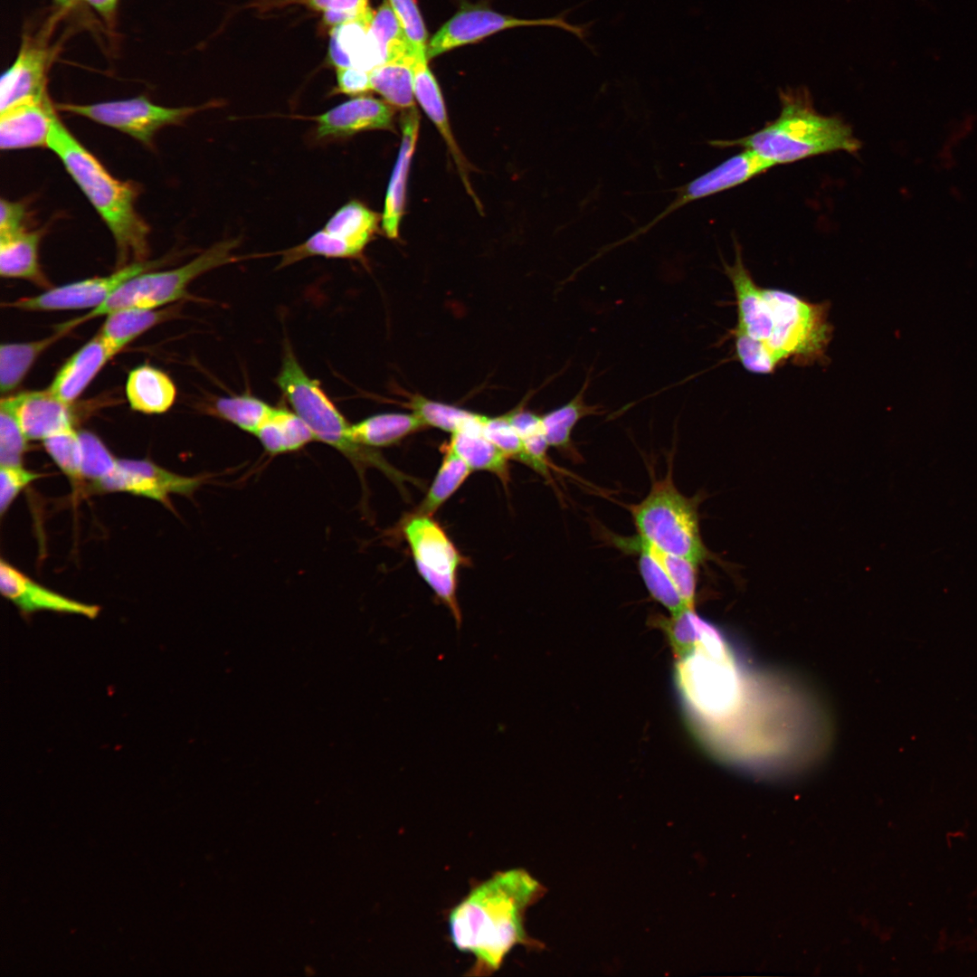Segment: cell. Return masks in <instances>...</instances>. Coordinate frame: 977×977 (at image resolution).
<instances>
[{
    "mask_svg": "<svg viewBox=\"0 0 977 977\" xmlns=\"http://www.w3.org/2000/svg\"><path fill=\"white\" fill-rule=\"evenodd\" d=\"M734 242V263L722 262L736 300L735 330L761 342L780 366L788 362L824 364L833 334L830 303L810 302L784 289L758 286L744 264L737 240Z\"/></svg>",
    "mask_w": 977,
    "mask_h": 977,
    "instance_id": "1",
    "label": "cell"
},
{
    "mask_svg": "<svg viewBox=\"0 0 977 977\" xmlns=\"http://www.w3.org/2000/svg\"><path fill=\"white\" fill-rule=\"evenodd\" d=\"M542 894L541 885L523 868L498 870L471 884L447 915L450 940L474 962L465 975L490 976L517 945H531L525 912Z\"/></svg>",
    "mask_w": 977,
    "mask_h": 977,
    "instance_id": "2",
    "label": "cell"
},
{
    "mask_svg": "<svg viewBox=\"0 0 977 977\" xmlns=\"http://www.w3.org/2000/svg\"><path fill=\"white\" fill-rule=\"evenodd\" d=\"M47 147L62 163L110 232L116 245L118 268L131 261H147L148 224L136 209L139 187L132 181L114 177L53 115Z\"/></svg>",
    "mask_w": 977,
    "mask_h": 977,
    "instance_id": "3",
    "label": "cell"
},
{
    "mask_svg": "<svg viewBox=\"0 0 977 977\" xmlns=\"http://www.w3.org/2000/svg\"><path fill=\"white\" fill-rule=\"evenodd\" d=\"M781 111L761 129L740 138L715 139L711 147H740L755 152L775 166L822 154L844 151L856 154L861 147L851 127L838 116H825L813 107L805 90L780 93Z\"/></svg>",
    "mask_w": 977,
    "mask_h": 977,
    "instance_id": "4",
    "label": "cell"
},
{
    "mask_svg": "<svg viewBox=\"0 0 977 977\" xmlns=\"http://www.w3.org/2000/svg\"><path fill=\"white\" fill-rule=\"evenodd\" d=\"M676 658L675 682L692 721L703 730L722 726L742 698L740 672L724 636L710 629Z\"/></svg>",
    "mask_w": 977,
    "mask_h": 977,
    "instance_id": "5",
    "label": "cell"
},
{
    "mask_svg": "<svg viewBox=\"0 0 977 977\" xmlns=\"http://www.w3.org/2000/svg\"><path fill=\"white\" fill-rule=\"evenodd\" d=\"M275 382L293 411L309 427L315 440L345 456L363 480L368 467L377 468L397 483L404 480V476L375 449L353 439L351 424L325 393L319 381L305 372L289 344L285 346L281 368Z\"/></svg>",
    "mask_w": 977,
    "mask_h": 977,
    "instance_id": "6",
    "label": "cell"
},
{
    "mask_svg": "<svg viewBox=\"0 0 977 977\" xmlns=\"http://www.w3.org/2000/svg\"><path fill=\"white\" fill-rule=\"evenodd\" d=\"M699 501L678 489L670 464L663 478L653 479L647 496L627 508L641 539L700 564L713 557L700 533Z\"/></svg>",
    "mask_w": 977,
    "mask_h": 977,
    "instance_id": "7",
    "label": "cell"
},
{
    "mask_svg": "<svg viewBox=\"0 0 977 977\" xmlns=\"http://www.w3.org/2000/svg\"><path fill=\"white\" fill-rule=\"evenodd\" d=\"M238 239L218 242L189 262L171 270H147L128 280L104 303L56 327L70 332L75 327L118 309L157 308L188 296L189 284L204 273L232 262Z\"/></svg>",
    "mask_w": 977,
    "mask_h": 977,
    "instance_id": "8",
    "label": "cell"
},
{
    "mask_svg": "<svg viewBox=\"0 0 977 977\" xmlns=\"http://www.w3.org/2000/svg\"><path fill=\"white\" fill-rule=\"evenodd\" d=\"M403 532L419 574L460 629L462 615L457 598V574L462 556L431 516L413 514L403 523Z\"/></svg>",
    "mask_w": 977,
    "mask_h": 977,
    "instance_id": "9",
    "label": "cell"
},
{
    "mask_svg": "<svg viewBox=\"0 0 977 977\" xmlns=\"http://www.w3.org/2000/svg\"><path fill=\"white\" fill-rule=\"evenodd\" d=\"M573 8L546 18L524 19L506 15L480 6H466L447 21L430 39L427 58L432 59L459 46L476 43L497 32L518 26H553L569 32L588 45L594 22L571 24L566 17Z\"/></svg>",
    "mask_w": 977,
    "mask_h": 977,
    "instance_id": "10",
    "label": "cell"
},
{
    "mask_svg": "<svg viewBox=\"0 0 977 977\" xmlns=\"http://www.w3.org/2000/svg\"><path fill=\"white\" fill-rule=\"evenodd\" d=\"M57 110L89 119L128 135L143 145L151 146L157 132L167 126L181 124L189 116L209 108H168L151 102L145 96L92 104L59 103Z\"/></svg>",
    "mask_w": 977,
    "mask_h": 977,
    "instance_id": "11",
    "label": "cell"
},
{
    "mask_svg": "<svg viewBox=\"0 0 977 977\" xmlns=\"http://www.w3.org/2000/svg\"><path fill=\"white\" fill-rule=\"evenodd\" d=\"M775 166L749 149L728 157L688 183L672 189L675 198L650 222L611 244L613 249L648 232L661 220L694 201L738 186Z\"/></svg>",
    "mask_w": 977,
    "mask_h": 977,
    "instance_id": "12",
    "label": "cell"
},
{
    "mask_svg": "<svg viewBox=\"0 0 977 977\" xmlns=\"http://www.w3.org/2000/svg\"><path fill=\"white\" fill-rule=\"evenodd\" d=\"M165 261H133L106 276H95L47 289L44 292L5 303L24 311L94 309L104 303L128 280L144 271L156 270Z\"/></svg>",
    "mask_w": 977,
    "mask_h": 977,
    "instance_id": "13",
    "label": "cell"
},
{
    "mask_svg": "<svg viewBox=\"0 0 977 977\" xmlns=\"http://www.w3.org/2000/svg\"><path fill=\"white\" fill-rule=\"evenodd\" d=\"M207 478L203 475H179L146 459H118L114 470L92 485L90 490L128 493L158 501L172 508L170 495L192 497Z\"/></svg>",
    "mask_w": 977,
    "mask_h": 977,
    "instance_id": "14",
    "label": "cell"
},
{
    "mask_svg": "<svg viewBox=\"0 0 977 977\" xmlns=\"http://www.w3.org/2000/svg\"><path fill=\"white\" fill-rule=\"evenodd\" d=\"M0 591L23 616L41 611L68 613L95 619L100 607L69 598L37 583L5 561H0Z\"/></svg>",
    "mask_w": 977,
    "mask_h": 977,
    "instance_id": "15",
    "label": "cell"
},
{
    "mask_svg": "<svg viewBox=\"0 0 977 977\" xmlns=\"http://www.w3.org/2000/svg\"><path fill=\"white\" fill-rule=\"evenodd\" d=\"M29 441H43L59 432L75 429L77 417L71 404L49 389L26 391L3 397Z\"/></svg>",
    "mask_w": 977,
    "mask_h": 977,
    "instance_id": "16",
    "label": "cell"
},
{
    "mask_svg": "<svg viewBox=\"0 0 977 977\" xmlns=\"http://www.w3.org/2000/svg\"><path fill=\"white\" fill-rule=\"evenodd\" d=\"M394 107L377 99L359 96L312 117L318 139L340 138L374 129H394Z\"/></svg>",
    "mask_w": 977,
    "mask_h": 977,
    "instance_id": "17",
    "label": "cell"
},
{
    "mask_svg": "<svg viewBox=\"0 0 977 977\" xmlns=\"http://www.w3.org/2000/svg\"><path fill=\"white\" fill-rule=\"evenodd\" d=\"M51 51L43 43L24 40L13 64L3 73L0 82V111L32 99L47 96V73Z\"/></svg>",
    "mask_w": 977,
    "mask_h": 977,
    "instance_id": "18",
    "label": "cell"
},
{
    "mask_svg": "<svg viewBox=\"0 0 977 977\" xmlns=\"http://www.w3.org/2000/svg\"><path fill=\"white\" fill-rule=\"evenodd\" d=\"M56 111L48 95L21 101L0 111L1 149L47 147Z\"/></svg>",
    "mask_w": 977,
    "mask_h": 977,
    "instance_id": "19",
    "label": "cell"
},
{
    "mask_svg": "<svg viewBox=\"0 0 977 977\" xmlns=\"http://www.w3.org/2000/svg\"><path fill=\"white\" fill-rule=\"evenodd\" d=\"M374 14L369 8L364 14L330 29L328 60L337 69L353 67L370 72L383 64L370 29Z\"/></svg>",
    "mask_w": 977,
    "mask_h": 977,
    "instance_id": "20",
    "label": "cell"
},
{
    "mask_svg": "<svg viewBox=\"0 0 977 977\" xmlns=\"http://www.w3.org/2000/svg\"><path fill=\"white\" fill-rule=\"evenodd\" d=\"M420 117L416 107L404 109L401 118L402 141L384 200L382 227L388 238L397 239L404 213L406 184L412 157L416 147Z\"/></svg>",
    "mask_w": 977,
    "mask_h": 977,
    "instance_id": "21",
    "label": "cell"
},
{
    "mask_svg": "<svg viewBox=\"0 0 977 977\" xmlns=\"http://www.w3.org/2000/svg\"><path fill=\"white\" fill-rule=\"evenodd\" d=\"M116 355L98 332L61 366L48 389L62 401L71 404Z\"/></svg>",
    "mask_w": 977,
    "mask_h": 977,
    "instance_id": "22",
    "label": "cell"
},
{
    "mask_svg": "<svg viewBox=\"0 0 977 977\" xmlns=\"http://www.w3.org/2000/svg\"><path fill=\"white\" fill-rule=\"evenodd\" d=\"M426 52L413 55L412 71L414 97L434 123L452 155L466 189L475 199L467 176L468 166L452 135L439 84L432 73Z\"/></svg>",
    "mask_w": 977,
    "mask_h": 977,
    "instance_id": "23",
    "label": "cell"
},
{
    "mask_svg": "<svg viewBox=\"0 0 977 977\" xmlns=\"http://www.w3.org/2000/svg\"><path fill=\"white\" fill-rule=\"evenodd\" d=\"M44 229H24L0 235V275L30 281L45 289L52 288L39 261V245Z\"/></svg>",
    "mask_w": 977,
    "mask_h": 977,
    "instance_id": "24",
    "label": "cell"
},
{
    "mask_svg": "<svg viewBox=\"0 0 977 977\" xmlns=\"http://www.w3.org/2000/svg\"><path fill=\"white\" fill-rule=\"evenodd\" d=\"M589 384L588 374L579 392L569 402L541 415L544 434L549 447L555 448L574 461L581 459L572 439L574 427L584 417L603 413L600 404L585 402L584 396Z\"/></svg>",
    "mask_w": 977,
    "mask_h": 977,
    "instance_id": "25",
    "label": "cell"
},
{
    "mask_svg": "<svg viewBox=\"0 0 977 977\" xmlns=\"http://www.w3.org/2000/svg\"><path fill=\"white\" fill-rule=\"evenodd\" d=\"M482 414L476 413L463 427L451 433L448 446L471 470L489 471L506 484L508 480L507 457L483 433Z\"/></svg>",
    "mask_w": 977,
    "mask_h": 977,
    "instance_id": "26",
    "label": "cell"
},
{
    "mask_svg": "<svg viewBox=\"0 0 977 977\" xmlns=\"http://www.w3.org/2000/svg\"><path fill=\"white\" fill-rule=\"evenodd\" d=\"M126 396L133 411L145 414H161L174 404L176 388L162 370L149 365L132 369L126 382Z\"/></svg>",
    "mask_w": 977,
    "mask_h": 977,
    "instance_id": "27",
    "label": "cell"
},
{
    "mask_svg": "<svg viewBox=\"0 0 977 977\" xmlns=\"http://www.w3.org/2000/svg\"><path fill=\"white\" fill-rule=\"evenodd\" d=\"M175 307L157 308H128L106 315L100 334L107 345L119 354L129 343L151 327L175 317Z\"/></svg>",
    "mask_w": 977,
    "mask_h": 977,
    "instance_id": "28",
    "label": "cell"
},
{
    "mask_svg": "<svg viewBox=\"0 0 977 977\" xmlns=\"http://www.w3.org/2000/svg\"><path fill=\"white\" fill-rule=\"evenodd\" d=\"M255 435L270 456L297 451L315 440L307 423L286 408L274 407Z\"/></svg>",
    "mask_w": 977,
    "mask_h": 977,
    "instance_id": "29",
    "label": "cell"
},
{
    "mask_svg": "<svg viewBox=\"0 0 977 977\" xmlns=\"http://www.w3.org/2000/svg\"><path fill=\"white\" fill-rule=\"evenodd\" d=\"M612 542L623 550L638 554L640 574L655 601L667 608L671 614L689 609L667 572L643 545L638 536L631 538L612 536Z\"/></svg>",
    "mask_w": 977,
    "mask_h": 977,
    "instance_id": "30",
    "label": "cell"
},
{
    "mask_svg": "<svg viewBox=\"0 0 977 977\" xmlns=\"http://www.w3.org/2000/svg\"><path fill=\"white\" fill-rule=\"evenodd\" d=\"M423 427L425 423L413 412L385 413L351 424L350 432L356 442L376 449L394 445Z\"/></svg>",
    "mask_w": 977,
    "mask_h": 977,
    "instance_id": "31",
    "label": "cell"
},
{
    "mask_svg": "<svg viewBox=\"0 0 977 977\" xmlns=\"http://www.w3.org/2000/svg\"><path fill=\"white\" fill-rule=\"evenodd\" d=\"M68 332L56 329L54 334L28 342L4 343L0 346V389L8 394L25 378L37 358Z\"/></svg>",
    "mask_w": 977,
    "mask_h": 977,
    "instance_id": "32",
    "label": "cell"
},
{
    "mask_svg": "<svg viewBox=\"0 0 977 977\" xmlns=\"http://www.w3.org/2000/svg\"><path fill=\"white\" fill-rule=\"evenodd\" d=\"M379 221L380 215L377 213L361 202L352 200L328 219L323 230L363 252L377 232Z\"/></svg>",
    "mask_w": 977,
    "mask_h": 977,
    "instance_id": "33",
    "label": "cell"
},
{
    "mask_svg": "<svg viewBox=\"0 0 977 977\" xmlns=\"http://www.w3.org/2000/svg\"><path fill=\"white\" fill-rule=\"evenodd\" d=\"M413 56L385 62L370 71L372 90L394 108L414 107Z\"/></svg>",
    "mask_w": 977,
    "mask_h": 977,
    "instance_id": "34",
    "label": "cell"
},
{
    "mask_svg": "<svg viewBox=\"0 0 977 977\" xmlns=\"http://www.w3.org/2000/svg\"><path fill=\"white\" fill-rule=\"evenodd\" d=\"M273 409V406L261 399L244 393L215 399L211 405L210 413L255 435Z\"/></svg>",
    "mask_w": 977,
    "mask_h": 977,
    "instance_id": "35",
    "label": "cell"
},
{
    "mask_svg": "<svg viewBox=\"0 0 977 977\" xmlns=\"http://www.w3.org/2000/svg\"><path fill=\"white\" fill-rule=\"evenodd\" d=\"M506 414L522 440L527 466L545 479H551L547 457L549 445L544 434L541 415L521 407Z\"/></svg>",
    "mask_w": 977,
    "mask_h": 977,
    "instance_id": "36",
    "label": "cell"
},
{
    "mask_svg": "<svg viewBox=\"0 0 977 977\" xmlns=\"http://www.w3.org/2000/svg\"><path fill=\"white\" fill-rule=\"evenodd\" d=\"M436 477L415 514L431 516L465 481L471 469L448 445Z\"/></svg>",
    "mask_w": 977,
    "mask_h": 977,
    "instance_id": "37",
    "label": "cell"
},
{
    "mask_svg": "<svg viewBox=\"0 0 977 977\" xmlns=\"http://www.w3.org/2000/svg\"><path fill=\"white\" fill-rule=\"evenodd\" d=\"M370 29L378 44L383 64L413 55L412 46L388 0H384L375 12Z\"/></svg>",
    "mask_w": 977,
    "mask_h": 977,
    "instance_id": "38",
    "label": "cell"
},
{
    "mask_svg": "<svg viewBox=\"0 0 977 977\" xmlns=\"http://www.w3.org/2000/svg\"><path fill=\"white\" fill-rule=\"evenodd\" d=\"M363 252L347 242L321 230L312 234L304 242L282 251L278 268H284L312 256L360 258Z\"/></svg>",
    "mask_w": 977,
    "mask_h": 977,
    "instance_id": "39",
    "label": "cell"
},
{
    "mask_svg": "<svg viewBox=\"0 0 977 977\" xmlns=\"http://www.w3.org/2000/svg\"><path fill=\"white\" fill-rule=\"evenodd\" d=\"M80 474L88 491L92 485L108 476L116 467L118 459L93 432L80 431Z\"/></svg>",
    "mask_w": 977,
    "mask_h": 977,
    "instance_id": "40",
    "label": "cell"
},
{
    "mask_svg": "<svg viewBox=\"0 0 977 977\" xmlns=\"http://www.w3.org/2000/svg\"><path fill=\"white\" fill-rule=\"evenodd\" d=\"M409 407L426 426L434 427L451 433L460 430L476 414V413L452 404L426 398L422 394L412 395Z\"/></svg>",
    "mask_w": 977,
    "mask_h": 977,
    "instance_id": "41",
    "label": "cell"
},
{
    "mask_svg": "<svg viewBox=\"0 0 977 977\" xmlns=\"http://www.w3.org/2000/svg\"><path fill=\"white\" fill-rule=\"evenodd\" d=\"M638 536V535H637ZM638 537L667 572L688 608L695 609L698 564L676 555L662 551Z\"/></svg>",
    "mask_w": 977,
    "mask_h": 977,
    "instance_id": "42",
    "label": "cell"
},
{
    "mask_svg": "<svg viewBox=\"0 0 977 977\" xmlns=\"http://www.w3.org/2000/svg\"><path fill=\"white\" fill-rule=\"evenodd\" d=\"M43 445L52 461L70 479L73 488L82 491L84 487L79 467V432L71 429L59 432L43 440Z\"/></svg>",
    "mask_w": 977,
    "mask_h": 977,
    "instance_id": "43",
    "label": "cell"
},
{
    "mask_svg": "<svg viewBox=\"0 0 977 977\" xmlns=\"http://www.w3.org/2000/svg\"><path fill=\"white\" fill-rule=\"evenodd\" d=\"M29 440L22 431L14 413L0 403V465H23Z\"/></svg>",
    "mask_w": 977,
    "mask_h": 977,
    "instance_id": "44",
    "label": "cell"
},
{
    "mask_svg": "<svg viewBox=\"0 0 977 977\" xmlns=\"http://www.w3.org/2000/svg\"><path fill=\"white\" fill-rule=\"evenodd\" d=\"M481 428L484 435L508 459H515L527 465L522 440L507 414L494 417L482 415Z\"/></svg>",
    "mask_w": 977,
    "mask_h": 977,
    "instance_id": "45",
    "label": "cell"
},
{
    "mask_svg": "<svg viewBox=\"0 0 977 977\" xmlns=\"http://www.w3.org/2000/svg\"><path fill=\"white\" fill-rule=\"evenodd\" d=\"M735 350L743 367L753 374L770 375L780 366L771 352L759 341L734 329Z\"/></svg>",
    "mask_w": 977,
    "mask_h": 977,
    "instance_id": "46",
    "label": "cell"
},
{
    "mask_svg": "<svg viewBox=\"0 0 977 977\" xmlns=\"http://www.w3.org/2000/svg\"><path fill=\"white\" fill-rule=\"evenodd\" d=\"M300 4L322 12L323 22L330 28L364 14L370 6L368 0H284Z\"/></svg>",
    "mask_w": 977,
    "mask_h": 977,
    "instance_id": "47",
    "label": "cell"
},
{
    "mask_svg": "<svg viewBox=\"0 0 977 977\" xmlns=\"http://www.w3.org/2000/svg\"><path fill=\"white\" fill-rule=\"evenodd\" d=\"M414 52H426V28L415 0H388Z\"/></svg>",
    "mask_w": 977,
    "mask_h": 977,
    "instance_id": "48",
    "label": "cell"
},
{
    "mask_svg": "<svg viewBox=\"0 0 977 977\" xmlns=\"http://www.w3.org/2000/svg\"><path fill=\"white\" fill-rule=\"evenodd\" d=\"M43 474L28 470L24 465H0V513L3 517L18 495Z\"/></svg>",
    "mask_w": 977,
    "mask_h": 977,
    "instance_id": "49",
    "label": "cell"
},
{
    "mask_svg": "<svg viewBox=\"0 0 977 977\" xmlns=\"http://www.w3.org/2000/svg\"><path fill=\"white\" fill-rule=\"evenodd\" d=\"M29 218L28 204L23 201H0V235L26 229Z\"/></svg>",
    "mask_w": 977,
    "mask_h": 977,
    "instance_id": "50",
    "label": "cell"
},
{
    "mask_svg": "<svg viewBox=\"0 0 977 977\" xmlns=\"http://www.w3.org/2000/svg\"><path fill=\"white\" fill-rule=\"evenodd\" d=\"M337 92L361 95L372 90L370 72L353 67L337 69Z\"/></svg>",
    "mask_w": 977,
    "mask_h": 977,
    "instance_id": "51",
    "label": "cell"
},
{
    "mask_svg": "<svg viewBox=\"0 0 977 977\" xmlns=\"http://www.w3.org/2000/svg\"><path fill=\"white\" fill-rule=\"evenodd\" d=\"M107 21L114 17L119 0H85Z\"/></svg>",
    "mask_w": 977,
    "mask_h": 977,
    "instance_id": "52",
    "label": "cell"
},
{
    "mask_svg": "<svg viewBox=\"0 0 977 977\" xmlns=\"http://www.w3.org/2000/svg\"><path fill=\"white\" fill-rule=\"evenodd\" d=\"M79 0H55L56 4L61 7H70Z\"/></svg>",
    "mask_w": 977,
    "mask_h": 977,
    "instance_id": "53",
    "label": "cell"
}]
</instances>
